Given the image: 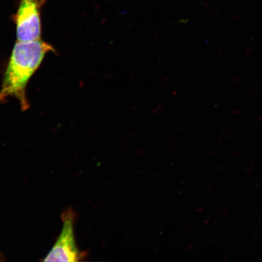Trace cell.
I'll return each mask as SVG.
<instances>
[{
    "instance_id": "2",
    "label": "cell",
    "mask_w": 262,
    "mask_h": 262,
    "mask_svg": "<svg viewBox=\"0 0 262 262\" xmlns=\"http://www.w3.org/2000/svg\"><path fill=\"white\" fill-rule=\"evenodd\" d=\"M47 0H19L13 15L17 41L40 40L41 34V12Z\"/></svg>"
},
{
    "instance_id": "3",
    "label": "cell",
    "mask_w": 262,
    "mask_h": 262,
    "mask_svg": "<svg viewBox=\"0 0 262 262\" xmlns=\"http://www.w3.org/2000/svg\"><path fill=\"white\" fill-rule=\"evenodd\" d=\"M63 228L56 242L49 251L45 261H79L86 254L78 250L74 235L75 214L73 209H67L61 215Z\"/></svg>"
},
{
    "instance_id": "1",
    "label": "cell",
    "mask_w": 262,
    "mask_h": 262,
    "mask_svg": "<svg viewBox=\"0 0 262 262\" xmlns=\"http://www.w3.org/2000/svg\"><path fill=\"white\" fill-rule=\"evenodd\" d=\"M54 51L51 45L40 40L16 41L13 48L0 90V103L9 97L19 101L22 111L29 108L26 88L29 80L49 52Z\"/></svg>"
}]
</instances>
